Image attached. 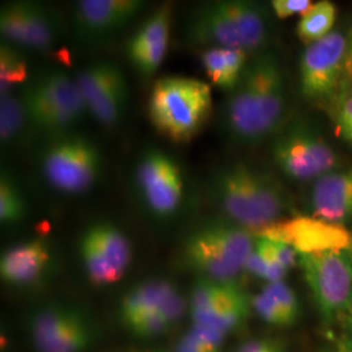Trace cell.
I'll return each instance as SVG.
<instances>
[{"instance_id":"27","label":"cell","mask_w":352,"mask_h":352,"mask_svg":"<svg viewBox=\"0 0 352 352\" xmlns=\"http://www.w3.org/2000/svg\"><path fill=\"white\" fill-rule=\"evenodd\" d=\"M28 120L21 97L8 94L0 100V140L3 144L12 142L23 132Z\"/></svg>"},{"instance_id":"33","label":"cell","mask_w":352,"mask_h":352,"mask_svg":"<svg viewBox=\"0 0 352 352\" xmlns=\"http://www.w3.org/2000/svg\"><path fill=\"white\" fill-rule=\"evenodd\" d=\"M334 110L338 135L352 146V89L334 103Z\"/></svg>"},{"instance_id":"14","label":"cell","mask_w":352,"mask_h":352,"mask_svg":"<svg viewBox=\"0 0 352 352\" xmlns=\"http://www.w3.org/2000/svg\"><path fill=\"white\" fill-rule=\"evenodd\" d=\"M146 3L141 0H81L74 10L77 34L87 41L111 36L131 23Z\"/></svg>"},{"instance_id":"20","label":"cell","mask_w":352,"mask_h":352,"mask_svg":"<svg viewBox=\"0 0 352 352\" xmlns=\"http://www.w3.org/2000/svg\"><path fill=\"white\" fill-rule=\"evenodd\" d=\"M201 62L206 75L214 85L231 93L239 84L250 60L245 51L210 47L202 52Z\"/></svg>"},{"instance_id":"34","label":"cell","mask_w":352,"mask_h":352,"mask_svg":"<svg viewBox=\"0 0 352 352\" xmlns=\"http://www.w3.org/2000/svg\"><path fill=\"white\" fill-rule=\"evenodd\" d=\"M128 329L132 334H135L139 338H154L167 333L171 327L166 324L162 316L157 311L151 315L140 318L136 322L129 325Z\"/></svg>"},{"instance_id":"32","label":"cell","mask_w":352,"mask_h":352,"mask_svg":"<svg viewBox=\"0 0 352 352\" xmlns=\"http://www.w3.org/2000/svg\"><path fill=\"white\" fill-rule=\"evenodd\" d=\"M252 309L260 317V320L272 327H289L280 309L278 308L277 302H274L266 289H263L261 292L252 298Z\"/></svg>"},{"instance_id":"13","label":"cell","mask_w":352,"mask_h":352,"mask_svg":"<svg viewBox=\"0 0 352 352\" xmlns=\"http://www.w3.org/2000/svg\"><path fill=\"white\" fill-rule=\"evenodd\" d=\"M0 32L10 43L33 50H49L56 39L50 11L34 1H12L1 7Z\"/></svg>"},{"instance_id":"38","label":"cell","mask_w":352,"mask_h":352,"mask_svg":"<svg viewBox=\"0 0 352 352\" xmlns=\"http://www.w3.org/2000/svg\"><path fill=\"white\" fill-rule=\"evenodd\" d=\"M174 352H222V350L204 343L197 340L190 331H187L176 343Z\"/></svg>"},{"instance_id":"43","label":"cell","mask_w":352,"mask_h":352,"mask_svg":"<svg viewBox=\"0 0 352 352\" xmlns=\"http://www.w3.org/2000/svg\"><path fill=\"white\" fill-rule=\"evenodd\" d=\"M325 352H342V351H340V349H337V350H330V351H325Z\"/></svg>"},{"instance_id":"15","label":"cell","mask_w":352,"mask_h":352,"mask_svg":"<svg viewBox=\"0 0 352 352\" xmlns=\"http://www.w3.org/2000/svg\"><path fill=\"white\" fill-rule=\"evenodd\" d=\"M173 7L164 4L151 13L126 45L128 58L140 75L151 77L164 60L171 32Z\"/></svg>"},{"instance_id":"41","label":"cell","mask_w":352,"mask_h":352,"mask_svg":"<svg viewBox=\"0 0 352 352\" xmlns=\"http://www.w3.org/2000/svg\"><path fill=\"white\" fill-rule=\"evenodd\" d=\"M340 349L342 352H352V307L340 321Z\"/></svg>"},{"instance_id":"28","label":"cell","mask_w":352,"mask_h":352,"mask_svg":"<svg viewBox=\"0 0 352 352\" xmlns=\"http://www.w3.org/2000/svg\"><path fill=\"white\" fill-rule=\"evenodd\" d=\"M118 69L119 67L111 62H98L90 64L78 72L75 78L76 85L87 107L100 94Z\"/></svg>"},{"instance_id":"10","label":"cell","mask_w":352,"mask_h":352,"mask_svg":"<svg viewBox=\"0 0 352 352\" xmlns=\"http://www.w3.org/2000/svg\"><path fill=\"white\" fill-rule=\"evenodd\" d=\"M349 39L331 32L305 47L300 59V88L308 101L336 102L340 93Z\"/></svg>"},{"instance_id":"5","label":"cell","mask_w":352,"mask_h":352,"mask_svg":"<svg viewBox=\"0 0 352 352\" xmlns=\"http://www.w3.org/2000/svg\"><path fill=\"white\" fill-rule=\"evenodd\" d=\"M253 234L232 222L214 221L197 228L184 243L183 254L201 278L236 282L254 250Z\"/></svg>"},{"instance_id":"22","label":"cell","mask_w":352,"mask_h":352,"mask_svg":"<svg viewBox=\"0 0 352 352\" xmlns=\"http://www.w3.org/2000/svg\"><path fill=\"white\" fill-rule=\"evenodd\" d=\"M126 103V77L119 68L100 94L89 104L88 111L102 126H113L122 119Z\"/></svg>"},{"instance_id":"29","label":"cell","mask_w":352,"mask_h":352,"mask_svg":"<svg viewBox=\"0 0 352 352\" xmlns=\"http://www.w3.org/2000/svg\"><path fill=\"white\" fill-rule=\"evenodd\" d=\"M80 253L87 276L94 285L106 286L120 279L87 234H84L80 240Z\"/></svg>"},{"instance_id":"30","label":"cell","mask_w":352,"mask_h":352,"mask_svg":"<svg viewBox=\"0 0 352 352\" xmlns=\"http://www.w3.org/2000/svg\"><path fill=\"white\" fill-rule=\"evenodd\" d=\"M25 215V204L16 186L8 176L0 180V221L1 223H16Z\"/></svg>"},{"instance_id":"4","label":"cell","mask_w":352,"mask_h":352,"mask_svg":"<svg viewBox=\"0 0 352 352\" xmlns=\"http://www.w3.org/2000/svg\"><path fill=\"white\" fill-rule=\"evenodd\" d=\"M213 107L208 82L187 76H164L151 88L148 113L151 124L174 142H189L208 122Z\"/></svg>"},{"instance_id":"7","label":"cell","mask_w":352,"mask_h":352,"mask_svg":"<svg viewBox=\"0 0 352 352\" xmlns=\"http://www.w3.org/2000/svg\"><path fill=\"white\" fill-rule=\"evenodd\" d=\"M21 98L29 123L45 132L68 129L88 111L75 80L62 71L38 77Z\"/></svg>"},{"instance_id":"35","label":"cell","mask_w":352,"mask_h":352,"mask_svg":"<svg viewBox=\"0 0 352 352\" xmlns=\"http://www.w3.org/2000/svg\"><path fill=\"white\" fill-rule=\"evenodd\" d=\"M186 308L187 305L184 302V298L175 287L164 299L161 308L158 309V314L162 316L166 324L173 329L182 320V317L186 312Z\"/></svg>"},{"instance_id":"26","label":"cell","mask_w":352,"mask_h":352,"mask_svg":"<svg viewBox=\"0 0 352 352\" xmlns=\"http://www.w3.org/2000/svg\"><path fill=\"white\" fill-rule=\"evenodd\" d=\"M28 77V63L21 51L11 43L0 47V93L1 97L12 93V89Z\"/></svg>"},{"instance_id":"21","label":"cell","mask_w":352,"mask_h":352,"mask_svg":"<svg viewBox=\"0 0 352 352\" xmlns=\"http://www.w3.org/2000/svg\"><path fill=\"white\" fill-rule=\"evenodd\" d=\"M84 234L96 244L103 258L122 279L132 260V248L126 235L111 223L93 225Z\"/></svg>"},{"instance_id":"16","label":"cell","mask_w":352,"mask_h":352,"mask_svg":"<svg viewBox=\"0 0 352 352\" xmlns=\"http://www.w3.org/2000/svg\"><path fill=\"white\" fill-rule=\"evenodd\" d=\"M314 217L343 225L352 219V167L316 179L311 190Z\"/></svg>"},{"instance_id":"31","label":"cell","mask_w":352,"mask_h":352,"mask_svg":"<svg viewBox=\"0 0 352 352\" xmlns=\"http://www.w3.org/2000/svg\"><path fill=\"white\" fill-rule=\"evenodd\" d=\"M264 289H266L269 295L274 299V302H277L278 308L280 309L287 325H294L300 315V305L295 291L291 289L285 280L267 283Z\"/></svg>"},{"instance_id":"25","label":"cell","mask_w":352,"mask_h":352,"mask_svg":"<svg viewBox=\"0 0 352 352\" xmlns=\"http://www.w3.org/2000/svg\"><path fill=\"white\" fill-rule=\"evenodd\" d=\"M76 312L77 311L59 305L37 312L30 322V337L34 347L38 349L52 340L71 321Z\"/></svg>"},{"instance_id":"12","label":"cell","mask_w":352,"mask_h":352,"mask_svg":"<svg viewBox=\"0 0 352 352\" xmlns=\"http://www.w3.org/2000/svg\"><path fill=\"white\" fill-rule=\"evenodd\" d=\"M141 196L151 212L164 218L179 209L183 200V177L175 161L160 151L145 153L136 170Z\"/></svg>"},{"instance_id":"37","label":"cell","mask_w":352,"mask_h":352,"mask_svg":"<svg viewBox=\"0 0 352 352\" xmlns=\"http://www.w3.org/2000/svg\"><path fill=\"white\" fill-rule=\"evenodd\" d=\"M234 352H286L285 344L276 338H254L247 340Z\"/></svg>"},{"instance_id":"2","label":"cell","mask_w":352,"mask_h":352,"mask_svg":"<svg viewBox=\"0 0 352 352\" xmlns=\"http://www.w3.org/2000/svg\"><path fill=\"white\" fill-rule=\"evenodd\" d=\"M215 201L230 222L251 232L285 219L289 201L273 176L247 164L227 166L214 177Z\"/></svg>"},{"instance_id":"40","label":"cell","mask_w":352,"mask_h":352,"mask_svg":"<svg viewBox=\"0 0 352 352\" xmlns=\"http://www.w3.org/2000/svg\"><path fill=\"white\" fill-rule=\"evenodd\" d=\"M244 270L254 277L261 278L265 280L267 279V266H266L264 258L261 257V254L256 251V248L248 256L245 265H244Z\"/></svg>"},{"instance_id":"17","label":"cell","mask_w":352,"mask_h":352,"mask_svg":"<svg viewBox=\"0 0 352 352\" xmlns=\"http://www.w3.org/2000/svg\"><path fill=\"white\" fill-rule=\"evenodd\" d=\"M50 260V250L42 240L16 244L1 254L0 277L8 285H30L43 276Z\"/></svg>"},{"instance_id":"19","label":"cell","mask_w":352,"mask_h":352,"mask_svg":"<svg viewBox=\"0 0 352 352\" xmlns=\"http://www.w3.org/2000/svg\"><path fill=\"white\" fill-rule=\"evenodd\" d=\"M175 286L164 279H149L129 289L120 300V320L126 327L157 312Z\"/></svg>"},{"instance_id":"9","label":"cell","mask_w":352,"mask_h":352,"mask_svg":"<svg viewBox=\"0 0 352 352\" xmlns=\"http://www.w3.org/2000/svg\"><path fill=\"white\" fill-rule=\"evenodd\" d=\"M101 153L82 136L54 141L42 155V171L51 187L64 195H80L91 188L101 171Z\"/></svg>"},{"instance_id":"8","label":"cell","mask_w":352,"mask_h":352,"mask_svg":"<svg viewBox=\"0 0 352 352\" xmlns=\"http://www.w3.org/2000/svg\"><path fill=\"white\" fill-rule=\"evenodd\" d=\"M279 170L294 180H314L337 170L338 155L315 128L302 120L285 126L273 142Z\"/></svg>"},{"instance_id":"39","label":"cell","mask_w":352,"mask_h":352,"mask_svg":"<svg viewBox=\"0 0 352 352\" xmlns=\"http://www.w3.org/2000/svg\"><path fill=\"white\" fill-rule=\"evenodd\" d=\"M270 241H272L273 250L276 252L278 261L287 272L294 266L299 264V253L295 251L292 247H289L285 243H280V241H273V240H270Z\"/></svg>"},{"instance_id":"36","label":"cell","mask_w":352,"mask_h":352,"mask_svg":"<svg viewBox=\"0 0 352 352\" xmlns=\"http://www.w3.org/2000/svg\"><path fill=\"white\" fill-rule=\"evenodd\" d=\"M314 3L311 0H273L272 8L278 19H289L295 14L302 16Z\"/></svg>"},{"instance_id":"18","label":"cell","mask_w":352,"mask_h":352,"mask_svg":"<svg viewBox=\"0 0 352 352\" xmlns=\"http://www.w3.org/2000/svg\"><path fill=\"white\" fill-rule=\"evenodd\" d=\"M252 298L236 282H228L221 299L208 312L192 316V324L210 327L226 333L238 330L250 317Z\"/></svg>"},{"instance_id":"6","label":"cell","mask_w":352,"mask_h":352,"mask_svg":"<svg viewBox=\"0 0 352 352\" xmlns=\"http://www.w3.org/2000/svg\"><path fill=\"white\" fill-rule=\"evenodd\" d=\"M299 266L322 321L340 324L352 307V261L347 252L300 254Z\"/></svg>"},{"instance_id":"42","label":"cell","mask_w":352,"mask_h":352,"mask_svg":"<svg viewBox=\"0 0 352 352\" xmlns=\"http://www.w3.org/2000/svg\"><path fill=\"white\" fill-rule=\"evenodd\" d=\"M347 254H349V257H350V258H351V261H352V244H351V247H350V248H349V250H347Z\"/></svg>"},{"instance_id":"23","label":"cell","mask_w":352,"mask_h":352,"mask_svg":"<svg viewBox=\"0 0 352 352\" xmlns=\"http://www.w3.org/2000/svg\"><path fill=\"white\" fill-rule=\"evenodd\" d=\"M337 19V8L329 0L314 3L298 23V37L307 46L321 41L333 32Z\"/></svg>"},{"instance_id":"11","label":"cell","mask_w":352,"mask_h":352,"mask_svg":"<svg viewBox=\"0 0 352 352\" xmlns=\"http://www.w3.org/2000/svg\"><path fill=\"white\" fill-rule=\"evenodd\" d=\"M252 234L256 238L285 243L298 252L299 256L320 252L347 251L352 244L350 230L314 215L285 218Z\"/></svg>"},{"instance_id":"1","label":"cell","mask_w":352,"mask_h":352,"mask_svg":"<svg viewBox=\"0 0 352 352\" xmlns=\"http://www.w3.org/2000/svg\"><path fill=\"white\" fill-rule=\"evenodd\" d=\"M287 111L286 78L277 55L258 52L228 94L225 124L232 139L256 145L277 136Z\"/></svg>"},{"instance_id":"24","label":"cell","mask_w":352,"mask_h":352,"mask_svg":"<svg viewBox=\"0 0 352 352\" xmlns=\"http://www.w3.org/2000/svg\"><path fill=\"white\" fill-rule=\"evenodd\" d=\"M91 343V331L81 314L76 312L71 321L37 352H85Z\"/></svg>"},{"instance_id":"3","label":"cell","mask_w":352,"mask_h":352,"mask_svg":"<svg viewBox=\"0 0 352 352\" xmlns=\"http://www.w3.org/2000/svg\"><path fill=\"white\" fill-rule=\"evenodd\" d=\"M267 38L266 8L247 0L205 3L189 14L186 24V39L206 49L226 47L251 54L263 49Z\"/></svg>"}]
</instances>
